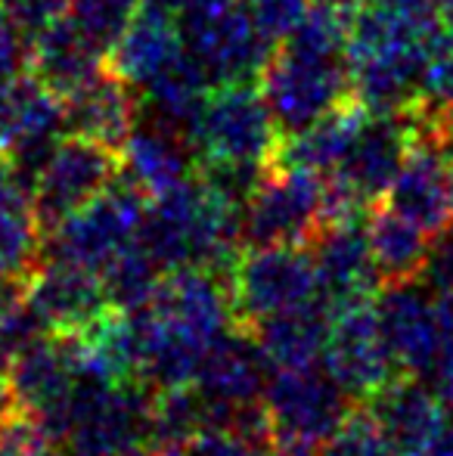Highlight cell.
Segmentation results:
<instances>
[{
  "label": "cell",
  "mask_w": 453,
  "mask_h": 456,
  "mask_svg": "<svg viewBox=\"0 0 453 456\" xmlns=\"http://www.w3.org/2000/svg\"><path fill=\"white\" fill-rule=\"evenodd\" d=\"M137 242L165 273L174 267H212L233 273L242 248V205L196 171L174 190L152 196Z\"/></svg>",
  "instance_id": "obj_1"
},
{
  "label": "cell",
  "mask_w": 453,
  "mask_h": 456,
  "mask_svg": "<svg viewBox=\"0 0 453 456\" xmlns=\"http://www.w3.org/2000/svg\"><path fill=\"white\" fill-rule=\"evenodd\" d=\"M279 134L258 81H227L208 91L187 137L199 165L267 168Z\"/></svg>",
  "instance_id": "obj_2"
},
{
  "label": "cell",
  "mask_w": 453,
  "mask_h": 456,
  "mask_svg": "<svg viewBox=\"0 0 453 456\" xmlns=\"http://www.w3.org/2000/svg\"><path fill=\"white\" fill-rule=\"evenodd\" d=\"M152 388L143 382H85L69 401L53 441L62 456H118L150 444Z\"/></svg>",
  "instance_id": "obj_3"
},
{
  "label": "cell",
  "mask_w": 453,
  "mask_h": 456,
  "mask_svg": "<svg viewBox=\"0 0 453 456\" xmlns=\"http://www.w3.org/2000/svg\"><path fill=\"white\" fill-rule=\"evenodd\" d=\"M258 87L279 131L289 134L348 100V62L342 53H323L286 37L271 50V60L258 75Z\"/></svg>",
  "instance_id": "obj_4"
},
{
  "label": "cell",
  "mask_w": 453,
  "mask_h": 456,
  "mask_svg": "<svg viewBox=\"0 0 453 456\" xmlns=\"http://www.w3.org/2000/svg\"><path fill=\"white\" fill-rule=\"evenodd\" d=\"M183 47L199 60L212 85L258 81L273 44L255 28L242 0H183L177 6Z\"/></svg>",
  "instance_id": "obj_5"
},
{
  "label": "cell",
  "mask_w": 453,
  "mask_h": 456,
  "mask_svg": "<svg viewBox=\"0 0 453 456\" xmlns=\"http://www.w3.org/2000/svg\"><path fill=\"white\" fill-rule=\"evenodd\" d=\"M146 205H150V196L118 175L97 199H91L47 230L44 258L72 261V265L100 273L106 261L137 240Z\"/></svg>",
  "instance_id": "obj_6"
},
{
  "label": "cell",
  "mask_w": 453,
  "mask_h": 456,
  "mask_svg": "<svg viewBox=\"0 0 453 456\" xmlns=\"http://www.w3.org/2000/svg\"><path fill=\"white\" fill-rule=\"evenodd\" d=\"M230 292L236 323L252 326L320 301V276L308 246H248L233 265Z\"/></svg>",
  "instance_id": "obj_7"
},
{
  "label": "cell",
  "mask_w": 453,
  "mask_h": 456,
  "mask_svg": "<svg viewBox=\"0 0 453 456\" xmlns=\"http://www.w3.org/2000/svg\"><path fill=\"white\" fill-rule=\"evenodd\" d=\"M118 175L121 156L115 150L78 134H62L31 181V202L44 233L97 199Z\"/></svg>",
  "instance_id": "obj_8"
},
{
  "label": "cell",
  "mask_w": 453,
  "mask_h": 456,
  "mask_svg": "<svg viewBox=\"0 0 453 456\" xmlns=\"http://www.w3.org/2000/svg\"><path fill=\"white\" fill-rule=\"evenodd\" d=\"M323 177L311 171L264 168L242 208V242L248 246H308L320 227Z\"/></svg>",
  "instance_id": "obj_9"
},
{
  "label": "cell",
  "mask_w": 453,
  "mask_h": 456,
  "mask_svg": "<svg viewBox=\"0 0 453 456\" xmlns=\"http://www.w3.org/2000/svg\"><path fill=\"white\" fill-rule=\"evenodd\" d=\"M264 407L277 438L323 444L348 419L357 401L327 372L323 363L271 370L264 385Z\"/></svg>",
  "instance_id": "obj_10"
},
{
  "label": "cell",
  "mask_w": 453,
  "mask_h": 456,
  "mask_svg": "<svg viewBox=\"0 0 453 456\" xmlns=\"http://www.w3.org/2000/svg\"><path fill=\"white\" fill-rule=\"evenodd\" d=\"M410 125L413 143L394 183L388 186L385 205L429 236H438L453 224V137L417 125L413 118Z\"/></svg>",
  "instance_id": "obj_11"
},
{
  "label": "cell",
  "mask_w": 453,
  "mask_h": 456,
  "mask_svg": "<svg viewBox=\"0 0 453 456\" xmlns=\"http://www.w3.org/2000/svg\"><path fill=\"white\" fill-rule=\"evenodd\" d=\"M66 131L62 96L22 72L0 85V156L31 186L47 152Z\"/></svg>",
  "instance_id": "obj_12"
},
{
  "label": "cell",
  "mask_w": 453,
  "mask_h": 456,
  "mask_svg": "<svg viewBox=\"0 0 453 456\" xmlns=\"http://www.w3.org/2000/svg\"><path fill=\"white\" fill-rule=\"evenodd\" d=\"M323 366L357 403L369 401L382 385L400 376L376 320V298L333 314Z\"/></svg>",
  "instance_id": "obj_13"
},
{
  "label": "cell",
  "mask_w": 453,
  "mask_h": 456,
  "mask_svg": "<svg viewBox=\"0 0 453 456\" xmlns=\"http://www.w3.org/2000/svg\"><path fill=\"white\" fill-rule=\"evenodd\" d=\"M10 385L16 391L19 410L37 422L53 438L69 401L85 382L75 361V348L69 336L44 332L37 342H31L6 370Z\"/></svg>",
  "instance_id": "obj_14"
},
{
  "label": "cell",
  "mask_w": 453,
  "mask_h": 456,
  "mask_svg": "<svg viewBox=\"0 0 453 456\" xmlns=\"http://www.w3.org/2000/svg\"><path fill=\"white\" fill-rule=\"evenodd\" d=\"M25 305L56 336L85 332L112 307L97 271L60 258H41L25 276Z\"/></svg>",
  "instance_id": "obj_15"
},
{
  "label": "cell",
  "mask_w": 453,
  "mask_h": 456,
  "mask_svg": "<svg viewBox=\"0 0 453 456\" xmlns=\"http://www.w3.org/2000/svg\"><path fill=\"white\" fill-rule=\"evenodd\" d=\"M376 320L394 363L407 376H425L441 342L438 295L425 282H388L376 295Z\"/></svg>",
  "instance_id": "obj_16"
},
{
  "label": "cell",
  "mask_w": 453,
  "mask_h": 456,
  "mask_svg": "<svg viewBox=\"0 0 453 456\" xmlns=\"http://www.w3.org/2000/svg\"><path fill=\"white\" fill-rule=\"evenodd\" d=\"M320 276V301L329 314L363 305L379 295V273L367 240V217L363 221L320 224L308 242Z\"/></svg>",
  "instance_id": "obj_17"
},
{
  "label": "cell",
  "mask_w": 453,
  "mask_h": 456,
  "mask_svg": "<svg viewBox=\"0 0 453 456\" xmlns=\"http://www.w3.org/2000/svg\"><path fill=\"white\" fill-rule=\"evenodd\" d=\"M373 422L394 456H429L448 432V403L419 376H394L367 401Z\"/></svg>",
  "instance_id": "obj_18"
},
{
  "label": "cell",
  "mask_w": 453,
  "mask_h": 456,
  "mask_svg": "<svg viewBox=\"0 0 453 456\" xmlns=\"http://www.w3.org/2000/svg\"><path fill=\"white\" fill-rule=\"evenodd\" d=\"M66 109V131L78 137L97 140L121 152L125 140L143 118V102L133 94L121 75H115L109 66H100L81 87H75L69 96H62Z\"/></svg>",
  "instance_id": "obj_19"
},
{
  "label": "cell",
  "mask_w": 453,
  "mask_h": 456,
  "mask_svg": "<svg viewBox=\"0 0 453 456\" xmlns=\"http://www.w3.org/2000/svg\"><path fill=\"white\" fill-rule=\"evenodd\" d=\"M121 177H127L146 196H162L199 171V156L187 131L168 121L146 118L121 146Z\"/></svg>",
  "instance_id": "obj_20"
},
{
  "label": "cell",
  "mask_w": 453,
  "mask_h": 456,
  "mask_svg": "<svg viewBox=\"0 0 453 456\" xmlns=\"http://www.w3.org/2000/svg\"><path fill=\"white\" fill-rule=\"evenodd\" d=\"M271 363L264 361L255 336L242 323H233L212 342L196 372L193 385L221 410L264 401Z\"/></svg>",
  "instance_id": "obj_21"
},
{
  "label": "cell",
  "mask_w": 453,
  "mask_h": 456,
  "mask_svg": "<svg viewBox=\"0 0 453 456\" xmlns=\"http://www.w3.org/2000/svg\"><path fill=\"white\" fill-rule=\"evenodd\" d=\"M413 143V125L407 112L400 115H367L360 134L351 143L348 156L329 175H339L367 205L385 199L394 183L404 156Z\"/></svg>",
  "instance_id": "obj_22"
},
{
  "label": "cell",
  "mask_w": 453,
  "mask_h": 456,
  "mask_svg": "<svg viewBox=\"0 0 453 456\" xmlns=\"http://www.w3.org/2000/svg\"><path fill=\"white\" fill-rule=\"evenodd\" d=\"M367 109L348 96L327 115H320L311 125L298 127V131L279 134L277 150H273L267 168H292V171H311V175H329L342 165L348 156L351 143L360 134L363 121H367Z\"/></svg>",
  "instance_id": "obj_23"
},
{
  "label": "cell",
  "mask_w": 453,
  "mask_h": 456,
  "mask_svg": "<svg viewBox=\"0 0 453 456\" xmlns=\"http://www.w3.org/2000/svg\"><path fill=\"white\" fill-rule=\"evenodd\" d=\"M183 50L187 47H183L177 12L143 0L137 16L127 22V28L121 31V37L109 47V53H106V66L115 75H121L127 85L143 87L165 66H171Z\"/></svg>",
  "instance_id": "obj_24"
},
{
  "label": "cell",
  "mask_w": 453,
  "mask_h": 456,
  "mask_svg": "<svg viewBox=\"0 0 453 456\" xmlns=\"http://www.w3.org/2000/svg\"><path fill=\"white\" fill-rule=\"evenodd\" d=\"M329 323H333V314L323 307V301H314V305L264 317L246 330L255 336L271 370H295V366L323 361Z\"/></svg>",
  "instance_id": "obj_25"
},
{
  "label": "cell",
  "mask_w": 453,
  "mask_h": 456,
  "mask_svg": "<svg viewBox=\"0 0 453 456\" xmlns=\"http://www.w3.org/2000/svg\"><path fill=\"white\" fill-rule=\"evenodd\" d=\"M103 60L106 56L93 47L91 37H85V31L66 16L28 37V69L25 72L41 78L53 94L69 96L103 66Z\"/></svg>",
  "instance_id": "obj_26"
},
{
  "label": "cell",
  "mask_w": 453,
  "mask_h": 456,
  "mask_svg": "<svg viewBox=\"0 0 453 456\" xmlns=\"http://www.w3.org/2000/svg\"><path fill=\"white\" fill-rule=\"evenodd\" d=\"M367 240L369 255L379 280L385 282H407L419 280L429 258L432 236L404 215L392 208V205H373L367 215Z\"/></svg>",
  "instance_id": "obj_27"
},
{
  "label": "cell",
  "mask_w": 453,
  "mask_h": 456,
  "mask_svg": "<svg viewBox=\"0 0 453 456\" xmlns=\"http://www.w3.org/2000/svg\"><path fill=\"white\" fill-rule=\"evenodd\" d=\"M44 227L31 186L10 175L0 183V276L25 280L44 258Z\"/></svg>",
  "instance_id": "obj_28"
},
{
  "label": "cell",
  "mask_w": 453,
  "mask_h": 456,
  "mask_svg": "<svg viewBox=\"0 0 453 456\" xmlns=\"http://www.w3.org/2000/svg\"><path fill=\"white\" fill-rule=\"evenodd\" d=\"M212 78L208 72L199 66L190 50H183L171 66H165L150 85H143V109L150 112V118L168 121V125L190 131L196 112H199L202 100L212 91Z\"/></svg>",
  "instance_id": "obj_29"
},
{
  "label": "cell",
  "mask_w": 453,
  "mask_h": 456,
  "mask_svg": "<svg viewBox=\"0 0 453 456\" xmlns=\"http://www.w3.org/2000/svg\"><path fill=\"white\" fill-rule=\"evenodd\" d=\"M162 276L165 271L152 261V255L137 240L100 267L106 298L118 311H137V307H143L152 298L156 286L162 282Z\"/></svg>",
  "instance_id": "obj_30"
},
{
  "label": "cell",
  "mask_w": 453,
  "mask_h": 456,
  "mask_svg": "<svg viewBox=\"0 0 453 456\" xmlns=\"http://www.w3.org/2000/svg\"><path fill=\"white\" fill-rule=\"evenodd\" d=\"M143 0H72L69 19L91 37V44L100 53H109V47L121 37Z\"/></svg>",
  "instance_id": "obj_31"
},
{
  "label": "cell",
  "mask_w": 453,
  "mask_h": 456,
  "mask_svg": "<svg viewBox=\"0 0 453 456\" xmlns=\"http://www.w3.org/2000/svg\"><path fill=\"white\" fill-rule=\"evenodd\" d=\"M320 456H394L367 407H354L348 419L323 441Z\"/></svg>",
  "instance_id": "obj_32"
},
{
  "label": "cell",
  "mask_w": 453,
  "mask_h": 456,
  "mask_svg": "<svg viewBox=\"0 0 453 456\" xmlns=\"http://www.w3.org/2000/svg\"><path fill=\"white\" fill-rule=\"evenodd\" d=\"M423 96L453 115V25L435 35L423 69Z\"/></svg>",
  "instance_id": "obj_33"
},
{
  "label": "cell",
  "mask_w": 453,
  "mask_h": 456,
  "mask_svg": "<svg viewBox=\"0 0 453 456\" xmlns=\"http://www.w3.org/2000/svg\"><path fill=\"white\" fill-rule=\"evenodd\" d=\"M252 16L255 28L277 47L279 41L292 35L304 22L311 10V0H242Z\"/></svg>",
  "instance_id": "obj_34"
},
{
  "label": "cell",
  "mask_w": 453,
  "mask_h": 456,
  "mask_svg": "<svg viewBox=\"0 0 453 456\" xmlns=\"http://www.w3.org/2000/svg\"><path fill=\"white\" fill-rule=\"evenodd\" d=\"M273 444L236 432V428H202L187 441L177 456H271Z\"/></svg>",
  "instance_id": "obj_35"
},
{
  "label": "cell",
  "mask_w": 453,
  "mask_h": 456,
  "mask_svg": "<svg viewBox=\"0 0 453 456\" xmlns=\"http://www.w3.org/2000/svg\"><path fill=\"white\" fill-rule=\"evenodd\" d=\"M435 295H438V311H441V342H438V354L423 379L448 407H453V292H435Z\"/></svg>",
  "instance_id": "obj_36"
},
{
  "label": "cell",
  "mask_w": 453,
  "mask_h": 456,
  "mask_svg": "<svg viewBox=\"0 0 453 456\" xmlns=\"http://www.w3.org/2000/svg\"><path fill=\"white\" fill-rule=\"evenodd\" d=\"M44 326L35 314L28 311V305H19L12 311L0 314V372L10 370V363L28 348L31 342L44 336Z\"/></svg>",
  "instance_id": "obj_37"
},
{
  "label": "cell",
  "mask_w": 453,
  "mask_h": 456,
  "mask_svg": "<svg viewBox=\"0 0 453 456\" xmlns=\"http://www.w3.org/2000/svg\"><path fill=\"white\" fill-rule=\"evenodd\" d=\"M0 456H62V451L31 416L19 413L0 428Z\"/></svg>",
  "instance_id": "obj_38"
},
{
  "label": "cell",
  "mask_w": 453,
  "mask_h": 456,
  "mask_svg": "<svg viewBox=\"0 0 453 456\" xmlns=\"http://www.w3.org/2000/svg\"><path fill=\"white\" fill-rule=\"evenodd\" d=\"M0 4L25 37H35L37 31L66 19L72 0H0Z\"/></svg>",
  "instance_id": "obj_39"
},
{
  "label": "cell",
  "mask_w": 453,
  "mask_h": 456,
  "mask_svg": "<svg viewBox=\"0 0 453 456\" xmlns=\"http://www.w3.org/2000/svg\"><path fill=\"white\" fill-rule=\"evenodd\" d=\"M28 69V37L19 31V25L6 16L0 4V85Z\"/></svg>",
  "instance_id": "obj_40"
},
{
  "label": "cell",
  "mask_w": 453,
  "mask_h": 456,
  "mask_svg": "<svg viewBox=\"0 0 453 456\" xmlns=\"http://www.w3.org/2000/svg\"><path fill=\"white\" fill-rule=\"evenodd\" d=\"M432 240L435 242H432L419 280L429 289H435V292H453V224L438 236H432Z\"/></svg>",
  "instance_id": "obj_41"
},
{
  "label": "cell",
  "mask_w": 453,
  "mask_h": 456,
  "mask_svg": "<svg viewBox=\"0 0 453 456\" xmlns=\"http://www.w3.org/2000/svg\"><path fill=\"white\" fill-rule=\"evenodd\" d=\"M19 413H22V410H19L16 391H12V385H10V376L0 372V428L10 426Z\"/></svg>",
  "instance_id": "obj_42"
},
{
  "label": "cell",
  "mask_w": 453,
  "mask_h": 456,
  "mask_svg": "<svg viewBox=\"0 0 453 456\" xmlns=\"http://www.w3.org/2000/svg\"><path fill=\"white\" fill-rule=\"evenodd\" d=\"M271 456H320V451H317V444H311V441L277 438L271 447Z\"/></svg>",
  "instance_id": "obj_43"
},
{
  "label": "cell",
  "mask_w": 453,
  "mask_h": 456,
  "mask_svg": "<svg viewBox=\"0 0 453 456\" xmlns=\"http://www.w3.org/2000/svg\"><path fill=\"white\" fill-rule=\"evenodd\" d=\"M367 4V0H311V6L314 10H323V12H333V16H342V19H354V12L360 10V6Z\"/></svg>",
  "instance_id": "obj_44"
},
{
  "label": "cell",
  "mask_w": 453,
  "mask_h": 456,
  "mask_svg": "<svg viewBox=\"0 0 453 456\" xmlns=\"http://www.w3.org/2000/svg\"><path fill=\"white\" fill-rule=\"evenodd\" d=\"M118 456H162V453H158L156 447H150V444H140V447H131V451H125Z\"/></svg>",
  "instance_id": "obj_45"
},
{
  "label": "cell",
  "mask_w": 453,
  "mask_h": 456,
  "mask_svg": "<svg viewBox=\"0 0 453 456\" xmlns=\"http://www.w3.org/2000/svg\"><path fill=\"white\" fill-rule=\"evenodd\" d=\"M146 4H156V6H165V10H174L177 12V6H181L183 0H146Z\"/></svg>",
  "instance_id": "obj_46"
},
{
  "label": "cell",
  "mask_w": 453,
  "mask_h": 456,
  "mask_svg": "<svg viewBox=\"0 0 453 456\" xmlns=\"http://www.w3.org/2000/svg\"><path fill=\"white\" fill-rule=\"evenodd\" d=\"M441 12H444V22L453 25V0H441Z\"/></svg>",
  "instance_id": "obj_47"
},
{
  "label": "cell",
  "mask_w": 453,
  "mask_h": 456,
  "mask_svg": "<svg viewBox=\"0 0 453 456\" xmlns=\"http://www.w3.org/2000/svg\"><path fill=\"white\" fill-rule=\"evenodd\" d=\"M367 4H400V0H367Z\"/></svg>",
  "instance_id": "obj_48"
}]
</instances>
